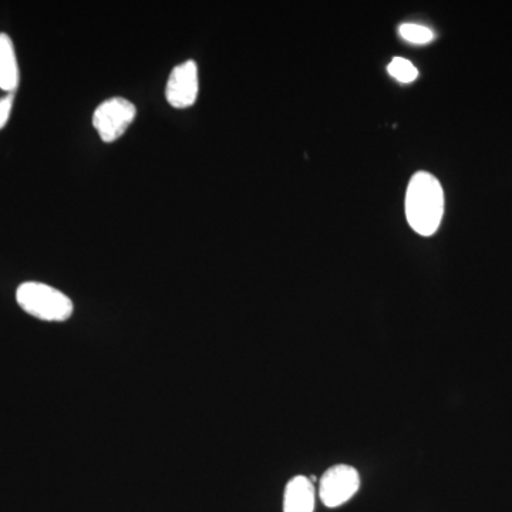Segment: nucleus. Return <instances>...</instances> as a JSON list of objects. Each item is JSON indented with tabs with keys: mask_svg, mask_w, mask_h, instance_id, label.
<instances>
[{
	"mask_svg": "<svg viewBox=\"0 0 512 512\" xmlns=\"http://www.w3.org/2000/svg\"><path fill=\"white\" fill-rule=\"evenodd\" d=\"M400 36L413 45H426L434 39L433 30L426 26L417 25V23H404L399 28Z\"/></svg>",
	"mask_w": 512,
	"mask_h": 512,
	"instance_id": "nucleus-9",
	"label": "nucleus"
},
{
	"mask_svg": "<svg viewBox=\"0 0 512 512\" xmlns=\"http://www.w3.org/2000/svg\"><path fill=\"white\" fill-rule=\"evenodd\" d=\"M19 86V66L12 39L0 33V89L12 94Z\"/></svg>",
	"mask_w": 512,
	"mask_h": 512,
	"instance_id": "nucleus-7",
	"label": "nucleus"
},
{
	"mask_svg": "<svg viewBox=\"0 0 512 512\" xmlns=\"http://www.w3.org/2000/svg\"><path fill=\"white\" fill-rule=\"evenodd\" d=\"M16 301L30 316L46 322H64L74 311L69 296L40 282H25L20 285L16 292Z\"/></svg>",
	"mask_w": 512,
	"mask_h": 512,
	"instance_id": "nucleus-2",
	"label": "nucleus"
},
{
	"mask_svg": "<svg viewBox=\"0 0 512 512\" xmlns=\"http://www.w3.org/2000/svg\"><path fill=\"white\" fill-rule=\"evenodd\" d=\"M136 116V106L130 100L111 97L94 110L93 127L104 143H114L126 134Z\"/></svg>",
	"mask_w": 512,
	"mask_h": 512,
	"instance_id": "nucleus-3",
	"label": "nucleus"
},
{
	"mask_svg": "<svg viewBox=\"0 0 512 512\" xmlns=\"http://www.w3.org/2000/svg\"><path fill=\"white\" fill-rule=\"evenodd\" d=\"M315 511V484L308 477L292 478L285 488L284 512Z\"/></svg>",
	"mask_w": 512,
	"mask_h": 512,
	"instance_id": "nucleus-6",
	"label": "nucleus"
},
{
	"mask_svg": "<svg viewBox=\"0 0 512 512\" xmlns=\"http://www.w3.org/2000/svg\"><path fill=\"white\" fill-rule=\"evenodd\" d=\"M387 72L400 83H412L419 77V70L412 62L403 57H394L387 67Z\"/></svg>",
	"mask_w": 512,
	"mask_h": 512,
	"instance_id": "nucleus-8",
	"label": "nucleus"
},
{
	"mask_svg": "<svg viewBox=\"0 0 512 512\" xmlns=\"http://www.w3.org/2000/svg\"><path fill=\"white\" fill-rule=\"evenodd\" d=\"M13 101H15L13 94H8V96L0 99V130L8 124L10 113H12Z\"/></svg>",
	"mask_w": 512,
	"mask_h": 512,
	"instance_id": "nucleus-10",
	"label": "nucleus"
},
{
	"mask_svg": "<svg viewBox=\"0 0 512 512\" xmlns=\"http://www.w3.org/2000/svg\"><path fill=\"white\" fill-rule=\"evenodd\" d=\"M360 487V477L356 468L339 464L329 468L320 478L319 497L329 508L340 507L348 503Z\"/></svg>",
	"mask_w": 512,
	"mask_h": 512,
	"instance_id": "nucleus-4",
	"label": "nucleus"
},
{
	"mask_svg": "<svg viewBox=\"0 0 512 512\" xmlns=\"http://www.w3.org/2000/svg\"><path fill=\"white\" fill-rule=\"evenodd\" d=\"M200 93V76L194 60L178 64L170 73L165 86V99L174 109L194 106Z\"/></svg>",
	"mask_w": 512,
	"mask_h": 512,
	"instance_id": "nucleus-5",
	"label": "nucleus"
},
{
	"mask_svg": "<svg viewBox=\"0 0 512 512\" xmlns=\"http://www.w3.org/2000/svg\"><path fill=\"white\" fill-rule=\"evenodd\" d=\"M444 215V191L440 181L429 173H417L406 192V217L410 227L430 237L436 234Z\"/></svg>",
	"mask_w": 512,
	"mask_h": 512,
	"instance_id": "nucleus-1",
	"label": "nucleus"
}]
</instances>
